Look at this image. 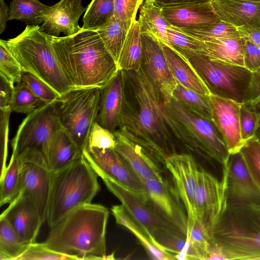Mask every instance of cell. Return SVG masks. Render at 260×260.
Instances as JSON below:
<instances>
[{"mask_svg":"<svg viewBox=\"0 0 260 260\" xmlns=\"http://www.w3.org/2000/svg\"><path fill=\"white\" fill-rule=\"evenodd\" d=\"M123 73L124 100L117 130L164 164L176 152L173 135L161 113L162 98L142 68Z\"/></svg>","mask_w":260,"mask_h":260,"instance_id":"cell-1","label":"cell"},{"mask_svg":"<svg viewBox=\"0 0 260 260\" xmlns=\"http://www.w3.org/2000/svg\"><path fill=\"white\" fill-rule=\"evenodd\" d=\"M55 55L73 88L106 86L119 71L96 30L52 37Z\"/></svg>","mask_w":260,"mask_h":260,"instance_id":"cell-2","label":"cell"},{"mask_svg":"<svg viewBox=\"0 0 260 260\" xmlns=\"http://www.w3.org/2000/svg\"><path fill=\"white\" fill-rule=\"evenodd\" d=\"M109 210L88 204L73 210L50 230L44 243L49 248L83 259H114L106 254V233Z\"/></svg>","mask_w":260,"mask_h":260,"instance_id":"cell-3","label":"cell"},{"mask_svg":"<svg viewBox=\"0 0 260 260\" xmlns=\"http://www.w3.org/2000/svg\"><path fill=\"white\" fill-rule=\"evenodd\" d=\"M210 236L228 260H260V206L226 204Z\"/></svg>","mask_w":260,"mask_h":260,"instance_id":"cell-4","label":"cell"},{"mask_svg":"<svg viewBox=\"0 0 260 260\" xmlns=\"http://www.w3.org/2000/svg\"><path fill=\"white\" fill-rule=\"evenodd\" d=\"M52 37L39 25L28 24L19 35L4 42L23 72L37 77L61 95L73 88L55 55Z\"/></svg>","mask_w":260,"mask_h":260,"instance_id":"cell-5","label":"cell"},{"mask_svg":"<svg viewBox=\"0 0 260 260\" xmlns=\"http://www.w3.org/2000/svg\"><path fill=\"white\" fill-rule=\"evenodd\" d=\"M98 176L83 155L53 172L46 218L50 228L76 208L91 203L100 190Z\"/></svg>","mask_w":260,"mask_h":260,"instance_id":"cell-6","label":"cell"},{"mask_svg":"<svg viewBox=\"0 0 260 260\" xmlns=\"http://www.w3.org/2000/svg\"><path fill=\"white\" fill-rule=\"evenodd\" d=\"M164 103L169 111L166 121L173 136L189 149L225 167L231 155L213 123L187 110L173 97Z\"/></svg>","mask_w":260,"mask_h":260,"instance_id":"cell-7","label":"cell"},{"mask_svg":"<svg viewBox=\"0 0 260 260\" xmlns=\"http://www.w3.org/2000/svg\"><path fill=\"white\" fill-rule=\"evenodd\" d=\"M100 92L98 87L72 88L60 95L55 103L62 128L82 154L96 121Z\"/></svg>","mask_w":260,"mask_h":260,"instance_id":"cell-8","label":"cell"},{"mask_svg":"<svg viewBox=\"0 0 260 260\" xmlns=\"http://www.w3.org/2000/svg\"><path fill=\"white\" fill-rule=\"evenodd\" d=\"M174 49L188 60L210 93L244 103L252 72L244 67L212 60L199 52Z\"/></svg>","mask_w":260,"mask_h":260,"instance_id":"cell-9","label":"cell"},{"mask_svg":"<svg viewBox=\"0 0 260 260\" xmlns=\"http://www.w3.org/2000/svg\"><path fill=\"white\" fill-rule=\"evenodd\" d=\"M55 103H45L27 114L12 140V153L19 154L28 148L37 149L44 154L49 164L53 141L61 127Z\"/></svg>","mask_w":260,"mask_h":260,"instance_id":"cell-10","label":"cell"},{"mask_svg":"<svg viewBox=\"0 0 260 260\" xmlns=\"http://www.w3.org/2000/svg\"><path fill=\"white\" fill-rule=\"evenodd\" d=\"M18 155L20 174L19 193H24L32 198L44 223L46 221L53 172L44 154L37 149H27Z\"/></svg>","mask_w":260,"mask_h":260,"instance_id":"cell-11","label":"cell"},{"mask_svg":"<svg viewBox=\"0 0 260 260\" xmlns=\"http://www.w3.org/2000/svg\"><path fill=\"white\" fill-rule=\"evenodd\" d=\"M226 204L225 172L222 170V178L219 180L203 169L199 168L195 194L197 216L209 235Z\"/></svg>","mask_w":260,"mask_h":260,"instance_id":"cell-12","label":"cell"},{"mask_svg":"<svg viewBox=\"0 0 260 260\" xmlns=\"http://www.w3.org/2000/svg\"><path fill=\"white\" fill-rule=\"evenodd\" d=\"M82 155L97 175L104 174L143 198L149 199L143 184L114 149L85 147Z\"/></svg>","mask_w":260,"mask_h":260,"instance_id":"cell-13","label":"cell"},{"mask_svg":"<svg viewBox=\"0 0 260 260\" xmlns=\"http://www.w3.org/2000/svg\"><path fill=\"white\" fill-rule=\"evenodd\" d=\"M164 164L172 176L177 194L185 209L188 225L197 219L195 194L198 165L191 155L176 152L168 155Z\"/></svg>","mask_w":260,"mask_h":260,"instance_id":"cell-14","label":"cell"},{"mask_svg":"<svg viewBox=\"0 0 260 260\" xmlns=\"http://www.w3.org/2000/svg\"><path fill=\"white\" fill-rule=\"evenodd\" d=\"M98 175L102 178L109 191L120 200L128 212L152 235L155 232L163 228L183 232L166 219L156 210L149 199L143 198L104 174H99Z\"/></svg>","mask_w":260,"mask_h":260,"instance_id":"cell-15","label":"cell"},{"mask_svg":"<svg viewBox=\"0 0 260 260\" xmlns=\"http://www.w3.org/2000/svg\"><path fill=\"white\" fill-rule=\"evenodd\" d=\"M143 55L141 68L162 99L172 97L177 84L169 67L160 41L146 33H141Z\"/></svg>","mask_w":260,"mask_h":260,"instance_id":"cell-16","label":"cell"},{"mask_svg":"<svg viewBox=\"0 0 260 260\" xmlns=\"http://www.w3.org/2000/svg\"><path fill=\"white\" fill-rule=\"evenodd\" d=\"M223 171L226 175L227 204L260 206V183L250 172L240 152L231 155Z\"/></svg>","mask_w":260,"mask_h":260,"instance_id":"cell-17","label":"cell"},{"mask_svg":"<svg viewBox=\"0 0 260 260\" xmlns=\"http://www.w3.org/2000/svg\"><path fill=\"white\" fill-rule=\"evenodd\" d=\"M211 122L223 139L230 155L240 152L245 145L242 139L240 116L242 103L210 93L208 95Z\"/></svg>","mask_w":260,"mask_h":260,"instance_id":"cell-18","label":"cell"},{"mask_svg":"<svg viewBox=\"0 0 260 260\" xmlns=\"http://www.w3.org/2000/svg\"><path fill=\"white\" fill-rule=\"evenodd\" d=\"M86 10L82 0H60L39 14L38 18L42 23L41 29L52 37H59L60 33L65 36L74 35L82 29L79 20Z\"/></svg>","mask_w":260,"mask_h":260,"instance_id":"cell-19","label":"cell"},{"mask_svg":"<svg viewBox=\"0 0 260 260\" xmlns=\"http://www.w3.org/2000/svg\"><path fill=\"white\" fill-rule=\"evenodd\" d=\"M0 216L7 219L24 244L36 242L43 223L39 209L30 196L19 193Z\"/></svg>","mask_w":260,"mask_h":260,"instance_id":"cell-20","label":"cell"},{"mask_svg":"<svg viewBox=\"0 0 260 260\" xmlns=\"http://www.w3.org/2000/svg\"><path fill=\"white\" fill-rule=\"evenodd\" d=\"M148 198L156 210L168 221L186 234L187 218L179 198L164 180H141Z\"/></svg>","mask_w":260,"mask_h":260,"instance_id":"cell-21","label":"cell"},{"mask_svg":"<svg viewBox=\"0 0 260 260\" xmlns=\"http://www.w3.org/2000/svg\"><path fill=\"white\" fill-rule=\"evenodd\" d=\"M113 133L116 138L114 149L140 180L164 179L157 161L144 148L119 130Z\"/></svg>","mask_w":260,"mask_h":260,"instance_id":"cell-22","label":"cell"},{"mask_svg":"<svg viewBox=\"0 0 260 260\" xmlns=\"http://www.w3.org/2000/svg\"><path fill=\"white\" fill-rule=\"evenodd\" d=\"M160 9L170 24L181 29L196 28L221 21L210 1L165 6Z\"/></svg>","mask_w":260,"mask_h":260,"instance_id":"cell-23","label":"cell"},{"mask_svg":"<svg viewBox=\"0 0 260 260\" xmlns=\"http://www.w3.org/2000/svg\"><path fill=\"white\" fill-rule=\"evenodd\" d=\"M124 87L123 71L119 70L106 86L101 88L96 121L112 132L119 127L124 100Z\"/></svg>","mask_w":260,"mask_h":260,"instance_id":"cell-24","label":"cell"},{"mask_svg":"<svg viewBox=\"0 0 260 260\" xmlns=\"http://www.w3.org/2000/svg\"><path fill=\"white\" fill-rule=\"evenodd\" d=\"M221 21L237 27H260V2L245 0H210Z\"/></svg>","mask_w":260,"mask_h":260,"instance_id":"cell-25","label":"cell"},{"mask_svg":"<svg viewBox=\"0 0 260 260\" xmlns=\"http://www.w3.org/2000/svg\"><path fill=\"white\" fill-rule=\"evenodd\" d=\"M111 210L116 222L128 230L138 239L152 259H176L175 254L166 250L157 243L149 231L136 220L122 204L113 206Z\"/></svg>","mask_w":260,"mask_h":260,"instance_id":"cell-26","label":"cell"},{"mask_svg":"<svg viewBox=\"0 0 260 260\" xmlns=\"http://www.w3.org/2000/svg\"><path fill=\"white\" fill-rule=\"evenodd\" d=\"M160 42L177 83L199 94L209 95L210 92L208 88L188 60L174 48Z\"/></svg>","mask_w":260,"mask_h":260,"instance_id":"cell-27","label":"cell"},{"mask_svg":"<svg viewBox=\"0 0 260 260\" xmlns=\"http://www.w3.org/2000/svg\"><path fill=\"white\" fill-rule=\"evenodd\" d=\"M204 43L205 50L202 54L210 59L244 67L243 42L240 37H219Z\"/></svg>","mask_w":260,"mask_h":260,"instance_id":"cell-28","label":"cell"},{"mask_svg":"<svg viewBox=\"0 0 260 260\" xmlns=\"http://www.w3.org/2000/svg\"><path fill=\"white\" fill-rule=\"evenodd\" d=\"M138 21L141 33L150 34L171 47L167 36L170 24L163 15L160 8L152 0H145L141 5Z\"/></svg>","mask_w":260,"mask_h":260,"instance_id":"cell-29","label":"cell"},{"mask_svg":"<svg viewBox=\"0 0 260 260\" xmlns=\"http://www.w3.org/2000/svg\"><path fill=\"white\" fill-rule=\"evenodd\" d=\"M82 155L76 144L61 127L55 135L50 151L49 164L52 171L56 172L67 167Z\"/></svg>","mask_w":260,"mask_h":260,"instance_id":"cell-30","label":"cell"},{"mask_svg":"<svg viewBox=\"0 0 260 260\" xmlns=\"http://www.w3.org/2000/svg\"><path fill=\"white\" fill-rule=\"evenodd\" d=\"M152 236L166 250L175 254L177 259H199L186 234L178 230L163 228L155 232Z\"/></svg>","mask_w":260,"mask_h":260,"instance_id":"cell-31","label":"cell"},{"mask_svg":"<svg viewBox=\"0 0 260 260\" xmlns=\"http://www.w3.org/2000/svg\"><path fill=\"white\" fill-rule=\"evenodd\" d=\"M143 46L138 21L131 24L120 52L117 66L119 70L138 72L142 64Z\"/></svg>","mask_w":260,"mask_h":260,"instance_id":"cell-32","label":"cell"},{"mask_svg":"<svg viewBox=\"0 0 260 260\" xmlns=\"http://www.w3.org/2000/svg\"><path fill=\"white\" fill-rule=\"evenodd\" d=\"M13 87L8 83L0 85V136L1 150V175L5 172L8 154L9 119L11 110V102Z\"/></svg>","mask_w":260,"mask_h":260,"instance_id":"cell-33","label":"cell"},{"mask_svg":"<svg viewBox=\"0 0 260 260\" xmlns=\"http://www.w3.org/2000/svg\"><path fill=\"white\" fill-rule=\"evenodd\" d=\"M129 29L114 16L96 31L117 64Z\"/></svg>","mask_w":260,"mask_h":260,"instance_id":"cell-34","label":"cell"},{"mask_svg":"<svg viewBox=\"0 0 260 260\" xmlns=\"http://www.w3.org/2000/svg\"><path fill=\"white\" fill-rule=\"evenodd\" d=\"M20 162L17 154L12 153L8 166L0 176V206L10 203L20 191Z\"/></svg>","mask_w":260,"mask_h":260,"instance_id":"cell-35","label":"cell"},{"mask_svg":"<svg viewBox=\"0 0 260 260\" xmlns=\"http://www.w3.org/2000/svg\"><path fill=\"white\" fill-rule=\"evenodd\" d=\"M172 97L191 112L211 121L208 95L199 94L177 83Z\"/></svg>","mask_w":260,"mask_h":260,"instance_id":"cell-36","label":"cell"},{"mask_svg":"<svg viewBox=\"0 0 260 260\" xmlns=\"http://www.w3.org/2000/svg\"><path fill=\"white\" fill-rule=\"evenodd\" d=\"M28 245L22 242L7 219L0 216V260H16Z\"/></svg>","mask_w":260,"mask_h":260,"instance_id":"cell-37","label":"cell"},{"mask_svg":"<svg viewBox=\"0 0 260 260\" xmlns=\"http://www.w3.org/2000/svg\"><path fill=\"white\" fill-rule=\"evenodd\" d=\"M114 0H92L83 18V30H96L114 16Z\"/></svg>","mask_w":260,"mask_h":260,"instance_id":"cell-38","label":"cell"},{"mask_svg":"<svg viewBox=\"0 0 260 260\" xmlns=\"http://www.w3.org/2000/svg\"><path fill=\"white\" fill-rule=\"evenodd\" d=\"M48 6L39 0H12L8 11V20H20L27 24L39 25L38 15Z\"/></svg>","mask_w":260,"mask_h":260,"instance_id":"cell-39","label":"cell"},{"mask_svg":"<svg viewBox=\"0 0 260 260\" xmlns=\"http://www.w3.org/2000/svg\"><path fill=\"white\" fill-rule=\"evenodd\" d=\"M44 104L22 82L14 86L11 102L12 112L28 114Z\"/></svg>","mask_w":260,"mask_h":260,"instance_id":"cell-40","label":"cell"},{"mask_svg":"<svg viewBox=\"0 0 260 260\" xmlns=\"http://www.w3.org/2000/svg\"><path fill=\"white\" fill-rule=\"evenodd\" d=\"M180 29L204 42L219 37H240L236 27L222 21L196 28Z\"/></svg>","mask_w":260,"mask_h":260,"instance_id":"cell-41","label":"cell"},{"mask_svg":"<svg viewBox=\"0 0 260 260\" xmlns=\"http://www.w3.org/2000/svg\"><path fill=\"white\" fill-rule=\"evenodd\" d=\"M186 237L197 252L199 259H207L211 238L207 230L198 219L187 225Z\"/></svg>","mask_w":260,"mask_h":260,"instance_id":"cell-42","label":"cell"},{"mask_svg":"<svg viewBox=\"0 0 260 260\" xmlns=\"http://www.w3.org/2000/svg\"><path fill=\"white\" fill-rule=\"evenodd\" d=\"M82 260L76 256L60 253L36 242L28 245L25 251L16 260Z\"/></svg>","mask_w":260,"mask_h":260,"instance_id":"cell-43","label":"cell"},{"mask_svg":"<svg viewBox=\"0 0 260 260\" xmlns=\"http://www.w3.org/2000/svg\"><path fill=\"white\" fill-rule=\"evenodd\" d=\"M23 71L19 62L10 52L4 40H0V75L12 83L21 82Z\"/></svg>","mask_w":260,"mask_h":260,"instance_id":"cell-44","label":"cell"},{"mask_svg":"<svg viewBox=\"0 0 260 260\" xmlns=\"http://www.w3.org/2000/svg\"><path fill=\"white\" fill-rule=\"evenodd\" d=\"M167 36L171 47L204 53L205 43L184 32L180 29L170 25L167 30Z\"/></svg>","mask_w":260,"mask_h":260,"instance_id":"cell-45","label":"cell"},{"mask_svg":"<svg viewBox=\"0 0 260 260\" xmlns=\"http://www.w3.org/2000/svg\"><path fill=\"white\" fill-rule=\"evenodd\" d=\"M21 82L45 103L56 102L60 96L47 84L29 73L23 72Z\"/></svg>","mask_w":260,"mask_h":260,"instance_id":"cell-46","label":"cell"},{"mask_svg":"<svg viewBox=\"0 0 260 260\" xmlns=\"http://www.w3.org/2000/svg\"><path fill=\"white\" fill-rule=\"evenodd\" d=\"M240 152L250 172L260 183V140L257 137L248 141Z\"/></svg>","mask_w":260,"mask_h":260,"instance_id":"cell-47","label":"cell"},{"mask_svg":"<svg viewBox=\"0 0 260 260\" xmlns=\"http://www.w3.org/2000/svg\"><path fill=\"white\" fill-rule=\"evenodd\" d=\"M258 112L256 109L242 103L240 110V122L242 139L245 144L256 136Z\"/></svg>","mask_w":260,"mask_h":260,"instance_id":"cell-48","label":"cell"},{"mask_svg":"<svg viewBox=\"0 0 260 260\" xmlns=\"http://www.w3.org/2000/svg\"><path fill=\"white\" fill-rule=\"evenodd\" d=\"M116 138L113 132L96 121L90 132L86 147L98 149H114Z\"/></svg>","mask_w":260,"mask_h":260,"instance_id":"cell-49","label":"cell"},{"mask_svg":"<svg viewBox=\"0 0 260 260\" xmlns=\"http://www.w3.org/2000/svg\"><path fill=\"white\" fill-rule=\"evenodd\" d=\"M143 0H114V16L129 29Z\"/></svg>","mask_w":260,"mask_h":260,"instance_id":"cell-50","label":"cell"},{"mask_svg":"<svg viewBox=\"0 0 260 260\" xmlns=\"http://www.w3.org/2000/svg\"><path fill=\"white\" fill-rule=\"evenodd\" d=\"M242 39L244 67L252 72H255L260 68V49L249 40Z\"/></svg>","mask_w":260,"mask_h":260,"instance_id":"cell-51","label":"cell"},{"mask_svg":"<svg viewBox=\"0 0 260 260\" xmlns=\"http://www.w3.org/2000/svg\"><path fill=\"white\" fill-rule=\"evenodd\" d=\"M244 104L256 109L260 108V68L252 72Z\"/></svg>","mask_w":260,"mask_h":260,"instance_id":"cell-52","label":"cell"},{"mask_svg":"<svg viewBox=\"0 0 260 260\" xmlns=\"http://www.w3.org/2000/svg\"><path fill=\"white\" fill-rule=\"evenodd\" d=\"M236 28L240 38L249 40L260 49V27L244 25Z\"/></svg>","mask_w":260,"mask_h":260,"instance_id":"cell-53","label":"cell"},{"mask_svg":"<svg viewBox=\"0 0 260 260\" xmlns=\"http://www.w3.org/2000/svg\"><path fill=\"white\" fill-rule=\"evenodd\" d=\"M154 4L160 8L188 3H203L210 0H152Z\"/></svg>","mask_w":260,"mask_h":260,"instance_id":"cell-54","label":"cell"},{"mask_svg":"<svg viewBox=\"0 0 260 260\" xmlns=\"http://www.w3.org/2000/svg\"><path fill=\"white\" fill-rule=\"evenodd\" d=\"M9 8L5 0H0V34L6 29L7 21H8Z\"/></svg>","mask_w":260,"mask_h":260,"instance_id":"cell-55","label":"cell"},{"mask_svg":"<svg viewBox=\"0 0 260 260\" xmlns=\"http://www.w3.org/2000/svg\"><path fill=\"white\" fill-rule=\"evenodd\" d=\"M257 128L258 130H260V111L258 112Z\"/></svg>","mask_w":260,"mask_h":260,"instance_id":"cell-56","label":"cell"},{"mask_svg":"<svg viewBox=\"0 0 260 260\" xmlns=\"http://www.w3.org/2000/svg\"><path fill=\"white\" fill-rule=\"evenodd\" d=\"M245 1H248L255 2H260V0H245Z\"/></svg>","mask_w":260,"mask_h":260,"instance_id":"cell-57","label":"cell"},{"mask_svg":"<svg viewBox=\"0 0 260 260\" xmlns=\"http://www.w3.org/2000/svg\"><path fill=\"white\" fill-rule=\"evenodd\" d=\"M256 136L257 137V138L259 139V140H260V134H259L258 135H256Z\"/></svg>","mask_w":260,"mask_h":260,"instance_id":"cell-58","label":"cell"}]
</instances>
